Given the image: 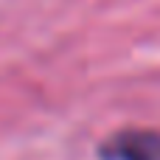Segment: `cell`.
Listing matches in <instances>:
<instances>
[{"mask_svg": "<svg viewBox=\"0 0 160 160\" xmlns=\"http://www.w3.org/2000/svg\"><path fill=\"white\" fill-rule=\"evenodd\" d=\"M104 160H160V132L127 129L101 146Z\"/></svg>", "mask_w": 160, "mask_h": 160, "instance_id": "6da1fadb", "label": "cell"}]
</instances>
